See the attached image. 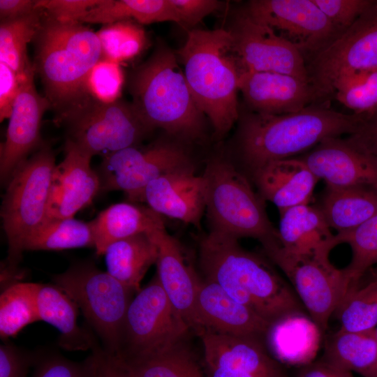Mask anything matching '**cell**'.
I'll list each match as a JSON object with an SVG mask.
<instances>
[{
	"label": "cell",
	"instance_id": "484cf974",
	"mask_svg": "<svg viewBox=\"0 0 377 377\" xmlns=\"http://www.w3.org/2000/svg\"><path fill=\"white\" fill-rule=\"evenodd\" d=\"M279 214V240L287 251L300 255L329 257L330 251L337 246L335 235L320 208L306 204Z\"/></svg>",
	"mask_w": 377,
	"mask_h": 377
},
{
	"label": "cell",
	"instance_id": "52a82bcc",
	"mask_svg": "<svg viewBox=\"0 0 377 377\" xmlns=\"http://www.w3.org/2000/svg\"><path fill=\"white\" fill-rule=\"evenodd\" d=\"M202 177L205 209L212 231L237 239L253 238L263 246L280 242L278 230L270 221L263 200L231 163L212 159Z\"/></svg>",
	"mask_w": 377,
	"mask_h": 377
},
{
	"label": "cell",
	"instance_id": "f6af8a7d",
	"mask_svg": "<svg viewBox=\"0 0 377 377\" xmlns=\"http://www.w3.org/2000/svg\"><path fill=\"white\" fill-rule=\"evenodd\" d=\"M178 23L191 28L203 18L220 9L222 2L216 0H170Z\"/></svg>",
	"mask_w": 377,
	"mask_h": 377
},
{
	"label": "cell",
	"instance_id": "ab89813d",
	"mask_svg": "<svg viewBox=\"0 0 377 377\" xmlns=\"http://www.w3.org/2000/svg\"><path fill=\"white\" fill-rule=\"evenodd\" d=\"M333 96L353 112L364 114L377 110V67L359 71L339 78Z\"/></svg>",
	"mask_w": 377,
	"mask_h": 377
},
{
	"label": "cell",
	"instance_id": "d6a6232c",
	"mask_svg": "<svg viewBox=\"0 0 377 377\" xmlns=\"http://www.w3.org/2000/svg\"><path fill=\"white\" fill-rule=\"evenodd\" d=\"M117 360L129 377H208L185 340L153 355Z\"/></svg>",
	"mask_w": 377,
	"mask_h": 377
},
{
	"label": "cell",
	"instance_id": "6da1fadb",
	"mask_svg": "<svg viewBox=\"0 0 377 377\" xmlns=\"http://www.w3.org/2000/svg\"><path fill=\"white\" fill-rule=\"evenodd\" d=\"M33 42L34 69L54 112V122L59 126L92 98L88 79L102 59L100 40L83 23L60 21L43 12Z\"/></svg>",
	"mask_w": 377,
	"mask_h": 377
},
{
	"label": "cell",
	"instance_id": "cb8c5ba5",
	"mask_svg": "<svg viewBox=\"0 0 377 377\" xmlns=\"http://www.w3.org/2000/svg\"><path fill=\"white\" fill-rule=\"evenodd\" d=\"M252 175L262 198L273 203L279 213L309 204L320 180L299 158L269 162L253 170Z\"/></svg>",
	"mask_w": 377,
	"mask_h": 377
},
{
	"label": "cell",
	"instance_id": "7bdbcfd3",
	"mask_svg": "<svg viewBox=\"0 0 377 377\" xmlns=\"http://www.w3.org/2000/svg\"><path fill=\"white\" fill-rule=\"evenodd\" d=\"M36 363L32 377H93L89 358L80 363L52 355Z\"/></svg>",
	"mask_w": 377,
	"mask_h": 377
},
{
	"label": "cell",
	"instance_id": "f5cc1de1",
	"mask_svg": "<svg viewBox=\"0 0 377 377\" xmlns=\"http://www.w3.org/2000/svg\"><path fill=\"white\" fill-rule=\"evenodd\" d=\"M376 336H377V326L376 327ZM371 377H377V364L374 370Z\"/></svg>",
	"mask_w": 377,
	"mask_h": 377
},
{
	"label": "cell",
	"instance_id": "3957f363",
	"mask_svg": "<svg viewBox=\"0 0 377 377\" xmlns=\"http://www.w3.org/2000/svg\"><path fill=\"white\" fill-rule=\"evenodd\" d=\"M362 114H347L310 105L300 111L266 114L249 112L240 119L239 145L251 172L274 161L288 158L323 140L355 133Z\"/></svg>",
	"mask_w": 377,
	"mask_h": 377
},
{
	"label": "cell",
	"instance_id": "f546056e",
	"mask_svg": "<svg viewBox=\"0 0 377 377\" xmlns=\"http://www.w3.org/2000/svg\"><path fill=\"white\" fill-rule=\"evenodd\" d=\"M337 233L353 230L377 214V191L361 186H327L320 207Z\"/></svg>",
	"mask_w": 377,
	"mask_h": 377
},
{
	"label": "cell",
	"instance_id": "ba28073f",
	"mask_svg": "<svg viewBox=\"0 0 377 377\" xmlns=\"http://www.w3.org/2000/svg\"><path fill=\"white\" fill-rule=\"evenodd\" d=\"M53 283L76 304L103 343V349L118 352L126 313L135 293L91 263L71 266L54 275Z\"/></svg>",
	"mask_w": 377,
	"mask_h": 377
},
{
	"label": "cell",
	"instance_id": "603a6c76",
	"mask_svg": "<svg viewBox=\"0 0 377 377\" xmlns=\"http://www.w3.org/2000/svg\"><path fill=\"white\" fill-rule=\"evenodd\" d=\"M158 247L156 276L170 302L195 332V300L200 279L186 263L178 241L170 235L165 227L152 232Z\"/></svg>",
	"mask_w": 377,
	"mask_h": 377
},
{
	"label": "cell",
	"instance_id": "9c48e42d",
	"mask_svg": "<svg viewBox=\"0 0 377 377\" xmlns=\"http://www.w3.org/2000/svg\"><path fill=\"white\" fill-rule=\"evenodd\" d=\"M189 330L156 274L131 301L114 355L128 360L153 355L184 341Z\"/></svg>",
	"mask_w": 377,
	"mask_h": 377
},
{
	"label": "cell",
	"instance_id": "7a4b0ae2",
	"mask_svg": "<svg viewBox=\"0 0 377 377\" xmlns=\"http://www.w3.org/2000/svg\"><path fill=\"white\" fill-rule=\"evenodd\" d=\"M199 260L205 280L269 323L290 313L304 312L294 290L272 265L242 248L236 238L210 230L200 241Z\"/></svg>",
	"mask_w": 377,
	"mask_h": 377
},
{
	"label": "cell",
	"instance_id": "74e56055",
	"mask_svg": "<svg viewBox=\"0 0 377 377\" xmlns=\"http://www.w3.org/2000/svg\"><path fill=\"white\" fill-rule=\"evenodd\" d=\"M335 242L337 246L346 243L351 249L350 262L343 269L353 287L377 265V214L353 230L337 233Z\"/></svg>",
	"mask_w": 377,
	"mask_h": 377
},
{
	"label": "cell",
	"instance_id": "9f6ffc18",
	"mask_svg": "<svg viewBox=\"0 0 377 377\" xmlns=\"http://www.w3.org/2000/svg\"><path fill=\"white\" fill-rule=\"evenodd\" d=\"M127 375H128V374H127ZM128 377H129V376H128Z\"/></svg>",
	"mask_w": 377,
	"mask_h": 377
},
{
	"label": "cell",
	"instance_id": "d590c367",
	"mask_svg": "<svg viewBox=\"0 0 377 377\" xmlns=\"http://www.w3.org/2000/svg\"><path fill=\"white\" fill-rule=\"evenodd\" d=\"M36 8L27 16L0 24V61L10 67L20 79L31 63L27 45L33 41L43 15V10Z\"/></svg>",
	"mask_w": 377,
	"mask_h": 377
},
{
	"label": "cell",
	"instance_id": "d4e9b609",
	"mask_svg": "<svg viewBox=\"0 0 377 377\" xmlns=\"http://www.w3.org/2000/svg\"><path fill=\"white\" fill-rule=\"evenodd\" d=\"M321 332L305 312H293L272 322L264 338L266 348L277 362L304 367L315 358Z\"/></svg>",
	"mask_w": 377,
	"mask_h": 377
},
{
	"label": "cell",
	"instance_id": "f907efd6",
	"mask_svg": "<svg viewBox=\"0 0 377 377\" xmlns=\"http://www.w3.org/2000/svg\"><path fill=\"white\" fill-rule=\"evenodd\" d=\"M36 0H0L1 21L15 20L27 16L37 8Z\"/></svg>",
	"mask_w": 377,
	"mask_h": 377
},
{
	"label": "cell",
	"instance_id": "db71d44e",
	"mask_svg": "<svg viewBox=\"0 0 377 377\" xmlns=\"http://www.w3.org/2000/svg\"><path fill=\"white\" fill-rule=\"evenodd\" d=\"M374 272L377 273V267H376V270H375V272Z\"/></svg>",
	"mask_w": 377,
	"mask_h": 377
},
{
	"label": "cell",
	"instance_id": "1f68e13d",
	"mask_svg": "<svg viewBox=\"0 0 377 377\" xmlns=\"http://www.w3.org/2000/svg\"><path fill=\"white\" fill-rule=\"evenodd\" d=\"M123 20L139 24L178 23L170 0H100L88 11L81 23L107 24Z\"/></svg>",
	"mask_w": 377,
	"mask_h": 377
},
{
	"label": "cell",
	"instance_id": "7dc6e473",
	"mask_svg": "<svg viewBox=\"0 0 377 377\" xmlns=\"http://www.w3.org/2000/svg\"><path fill=\"white\" fill-rule=\"evenodd\" d=\"M20 78L6 64L0 61V120L9 119L19 94Z\"/></svg>",
	"mask_w": 377,
	"mask_h": 377
},
{
	"label": "cell",
	"instance_id": "b9f144b4",
	"mask_svg": "<svg viewBox=\"0 0 377 377\" xmlns=\"http://www.w3.org/2000/svg\"><path fill=\"white\" fill-rule=\"evenodd\" d=\"M373 1L313 0L340 34L350 27Z\"/></svg>",
	"mask_w": 377,
	"mask_h": 377
},
{
	"label": "cell",
	"instance_id": "816d5d0a",
	"mask_svg": "<svg viewBox=\"0 0 377 377\" xmlns=\"http://www.w3.org/2000/svg\"><path fill=\"white\" fill-rule=\"evenodd\" d=\"M297 377H355L352 372L332 367L323 361L302 367Z\"/></svg>",
	"mask_w": 377,
	"mask_h": 377
},
{
	"label": "cell",
	"instance_id": "bcb514c9",
	"mask_svg": "<svg viewBox=\"0 0 377 377\" xmlns=\"http://www.w3.org/2000/svg\"><path fill=\"white\" fill-rule=\"evenodd\" d=\"M34 362L32 357L13 345L0 346V377H28Z\"/></svg>",
	"mask_w": 377,
	"mask_h": 377
},
{
	"label": "cell",
	"instance_id": "c3c4849f",
	"mask_svg": "<svg viewBox=\"0 0 377 377\" xmlns=\"http://www.w3.org/2000/svg\"><path fill=\"white\" fill-rule=\"evenodd\" d=\"M88 357L93 377H128L114 355L96 346Z\"/></svg>",
	"mask_w": 377,
	"mask_h": 377
},
{
	"label": "cell",
	"instance_id": "5b68a950",
	"mask_svg": "<svg viewBox=\"0 0 377 377\" xmlns=\"http://www.w3.org/2000/svg\"><path fill=\"white\" fill-rule=\"evenodd\" d=\"M132 104L151 130L161 128L186 141L200 139L205 114L198 106L176 54L158 44L151 55L130 76Z\"/></svg>",
	"mask_w": 377,
	"mask_h": 377
},
{
	"label": "cell",
	"instance_id": "5bb4252c",
	"mask_svg": "<svg viewBox=\"0 0 377 377\" xmlns=\"http://www.w3.org/2000/svg\"><path fill=\"white\" fill-rule=\"evenodd\" d=\"M245 11L296 47L306 63L340 34L313 0H252Z\"/></svg>",
	"mask_w": 377,
	"mask_h": 377
},
{
	"label": "cell",
	"instance_id": "681fc988",
	"mask_svg": "<svg viewBox=\"0 0 377 377\" xmlns=\"http://www.w3.org/2000/svg\"><path fill=\"white\" fill-rule=\"evenodd\" d=\"M371 155L377 158V110L362 114L357 131L350 134Z\"/></svg>",
	"mask_w": 377,
	"mask_h": 377
},
{
	"label": "cell",
	"instance_id": "9a60e30c",
	"mask_svg": "<svg viewBox=\"0 0 377 377\" xmlns=\"http://www.w3.org/2000/svg\"><path fill=\"white\" fill-rule=\"evenodd\" d=\"M229 30L244 72H276L308 80L303 54L245 10L235 17Z\"/></svg>",
	"mask_w": 377,
	"mask_h": 377
},
{
	"label": "cell",
	"instance_id": "8d00e7d4",
	"mask_svg": "<svg viewBox=\"0 0 377 377\" xmlns=\"http://www.w3.org/2000/svg\"><path fill=\"white\" fill-rule=\"evenodd\" d=\"M340 329L372 330L377 326V273L366 284L350 288L336 312Z\"/></svg>",
	"mask_w": 377,
	"mask_h": 377
},
{
	"label": "cell",
	"instance_id": "e575fe53",
	"mask_svg": "<svg viewBox=\"0 0 377 377\" xmlns=\"http://www.w3.org/2000/svg\"><path fill=\"white\" fill-rule=\"evenodd\" d=\"M38 283L17 281L4 288L0 296V337H15L24 327L39 321L36 306Z\"/></svg>",
	"mask_w": 377,
	"mask_h": 377
},
{
	"label": "cell",
	"instance_id": "ee69618b",
	"mask_svg": "<svg viewBox=\"0 0 377 377\" xmlns=\"http://www.w3.org/2000/svg\"><path fill=\"white\" fill-rule=\"evenodd\" d=\"M100 0H36V7L63 22H80Z\"/></svg>",
	"mask_w": 377,
	"mask_h": 377
},
{
	"label": "cell",
	"instance_id": "4316f807",
	"mask_svg": "<svg viewBox=\"0 0 377 377\" xmlns=\"http://www.w3.org/2000/svg\"><path fill=\"white\" fill-rule=\"evenodd\" d=\"M90 222L98 256H103L108 246L114 242L165 227L161 215L149 207L133 202L113 204Z\"/></svg>",
	"mask_w": 377,
	"mask_h": 377
},
{
	"label": "cell",
	"instance_id": "f35d334b",
	"mask_svg": "<svg viewBox=\"0 0 377 377\" xmlns=\"http://www.w3.org/2000/svg\"><path fill=\"white\" fill-rule=\"evenodd\" d=\"M96 34L101 46V59L118 64L136 57L147 43L145 30L131 20L103 24Z\"/></svg>",
	"mask_w": 377,
	"mask_h": 377
},
{
	"label": "cell",
	"instance_id": "83f0119b",
	"mask_svg": "<svg viewBox=\"0 0 377 377\" xmlns=\"http://www.w3.org/2000/svg\"><path fill=\"white\" fill-rule=\"evenodd\" d=\"M36 306L40 320L54 327L59 332V346L69 351L92 350L97 344L91 334L77 323L78 307L54 283H38Z\"/></svg>",
	"mask_w": 377,
	"mask_h": 377
},
{
	"label": "cell",
	"instance_id": "ffe728a7",
	"mask_svg": "<svg viewBox=\"0 0 377 377\" xmlns=\"http://www.w3.org/2000/svg\"><path fill=\"white\" fill-rule=\"evenodd\" d=\"M195 311L198 335L211 332L262 339L270 324L219 286L205 279L200 280Z\"/></svg>",
	"mask_w": 377,
	"mask_h": 377
},
{
	"label": "cell",
	"instance_id": "7c38bea8",
	"mask_svg": "<svg viewBox=\"0 0 377 377\" xmlns=\"http://www.w3.org/2000/svg\"><path fill=\"white\" fill-rule=\"evenodd\" d=\"M377 67V0L332 43L306 63L314 102L333 96L342 76Z\"/></svg>",
	"mask_w": 377,
	"mask_h": 377
},
{
	"label": "cell",
	"instance_id": "30bf717a",
	"mask_svg": "<svg viewBox=\"0 0 377 377\" xmlns=\"http://www.w3.org/2000/svg\"><path fill=\"white\" fill-rule=\"evenodd\" d=\"M66 139L81 151L103 156L137 146L151 131L132 103L121 98L103 102L93 97L61 122Z\"/></svg>",
	"mask_w": 377,
	"mask_h": 377
},
{
	"label": "cell",
	"instance_id": "8fae6325",
	"mask_svg": "<svg viewBox=\"0 0 377 377\" xmlns=\"http://www.w3.org/2000/svg\"><path fill=\"white\" fill-rule=\"evenodd\" d=\"M265 253L284 273L309 316L325 332L351 283L343 269L328 256L300 255L285 249L281 242L263 246Z\"/></svg>",
	"mask_w": 377,
	"mask_h": 377
},
{
	"label": "cell",
	"instance_id": "7402d4cb",
	"mask_svg": "<svg viewBox=\"0 0 377 377\" xmlns=\"http://www.w3.org/2000/svg\"><path fill=\"white\" fill-rule=\"evenodd\" d=\"M239 90L250 111L258 113H293L314 103L309 81L289 74L244 71L240 75Z\"/></svg>",
	"mask_w": 377,
	"mask_h": 377
},
{
	"label": "cell",
	"instance_id": "4dcf8cb0",
	"mask_svg": "<svg viewBox=\"0 0 377 377\" xmlns=\"http://www.w3.org/2000/svg\"><path fill=\"white\" fill-rule=\"evenodd\" d=\"M324 362L363 377H371L377 364L376 328L363 331L339 329L326 342Z\"/></svg>",
	"mask_w": 377,
	"mask_h": 377
},
{
	"label": "cell",
	"instance_id": "277c9868",
	"mask_svg": "<svg viewBox=\"0 0 377 377\" xmlns=\"http://www.w3.org/2000/svg\"><path fill=\"white\" fill-rule=\"evenodd\" d=\"M177 54L198 106L216 137L222 138L239 118L237 92L244 72L230 30H188Z\"/></svg>",
	"mask_w": 377,
	"mask_h": 377
},
{
	"label": "cell",
	"instance_id": "2e32d148",
	"mask_svg": "<svg viewBox=\"0 0 377 377\" xmlns=\"http://www.w3.org/2000/svg\"><path fill=\"white\" fill-rule=\"evenodd\" d=\"M33 64L20 80V88L8 119L5 141L0 148V178L7 184L17 167L45 142L40 135L43 117L51 105L34 84Z\"/></svg>",
	"mask_w": 377,
	"mask_h": 377
},
{
	"label": "cell",
	"instance_id": "11a10c76",
	"mask_svg": "<svg viewBox=\"0 0 377 377\" xmlns=\"http://www.w3.org/2000/svg\"><path fill=\"white\" fill-rule=\"evenodd\" d=\"M286 377H288L287 376Z\"/></svg>",
	"mask_w": 377,
	"mask_h": 377
},
{
	"label": "cell",
	"instance_id": "836d02e7",
	"mask_svg": "<svg viewBox=\"0 0 377 377\" xmlns=\"http://www.w3.org/2000/svg\"><path fill=\"white\" fill-rule=\"evenodd\" d=\"M95 247L91 222L73 218L46 220L25 241L24 251H62Z\"/></svg>",
	"mask_w": 377,
	"mask_h": 377
},
{
	"label": "cell",
	"instance_id": "4fadbf2b",
	"mask_svg": "<svg viewBox=\"0 0 377 377\" xmlns=\"http://www.w3.org/2000/svg\"><path fill=\"white\" fill-rule=\"evenodd\" d=\"M193 167L181 147L156 142L147 147H129L103 156L96 170L101 191H122L133 202L143 189L158 177Z\"/></svg>",
	"mask_w": 377,
	"mask_h": 377
},
{
	"label": "cell",
	"instance_id": "8992f818",
	"mask_svg": "<svg viewBox=\"0 0 377 377\" xmlns=\"http://www.w3.org/2000/svg\"><path fill=\"white\" fill-rule=\"evenodd\" d=\"M55 154L47 142L15 170L3 197L1 217L7 243L4 286L14 282L27 239L47 220Z\"/></svg>",
	"mask_w": 377,
	"mask_h": 377
},
{
	"label": "cell",
	"instance_id": "44dd1931",
	"mask_svg": "<svg viewBox=\"0 0 377 377\" xmlns=\"http://www.w3.org/2000/svg\"><path fill=\"white\" fill-rule=\"evenodd\" d=\"M145 202L159 215L200 227L205 209V182L190 167L165 174L150 182L135 202Z\"/></svg>",
	"mask_w": 377,
	"mask_h": 377
},
{
	"label": "cell",
	"instance_id": "e0dca14e",
	"mask_svg": "<svg viewBox=\"0 0 377 377\" xmlns=\"http://www.w3.org/2000/svg\"><path fill=\"white\" fill-rule=\"evenodd\" d=\"M200 337L208 377H286L262 339L203 332Z\"/></svg>",
	"mask_w": 377,
	"mask_h": 377
},
{
	"label": "cell",
	"instance_id": "d6986e66",
	"mask_svg": "<svg viewBox=\"0 0 377 377\" xmlns=\"http://www.w3.org/2000/svg\"><path fill=\"white\" fill-rule=\"evenodd\" d=\"M64 157L56 165L51 182L47 220L73 218L101 191L92 156L66 139Z\"/></svg>",
	"mask_w": 377,
	"mask_h": 377
},
{
	"label": "cell",
	"instance_id": "ac0fdd59",
	"mask_svg": "<svg viewBox=\"0 0 377 377\" xmlns=\"http://www.w3.org/2000/svg\"><path fill=\"white\" fill-rule=\"evenodd\" d=\"M299 158L327 186H361L377 191V158L351 135L327 138Z\"/></svg>",
	"mask_w": 377,
	"mask_h": 377
},
{
	"label": "cell",
	"instance_id": "f1b7e54d",
	"mask_svg": "<svg viewBox=\"0 0 377 377\" xmlns=\"http://www.w3.org/2000/svg\"><path fill=\"white\" fill-rule=\"evenodd\" d=\"M152 232L114 242L103 254L107 272L135 293L141 289V281L157 260L158 247Z\"/></svg>",
	"mask_w": 377,
	"mask_h": 377
},
{
	"label": "cell",
	"instance_id": "60d3db41",
	"mask_svg": "<svg viewBox=\"0 0 377 377\" xmlns=\"http://www.w3.org/2000/svg\"><path fill=\"white\" fill-rule=\"evenodd\" d=\"M124 82L120 64L101 59L89 75L88 91L98 101L113 102L120 98Z\"/></svg>",
	"mask_w": 377,
	"mask_h": 377
}]
</instances>
